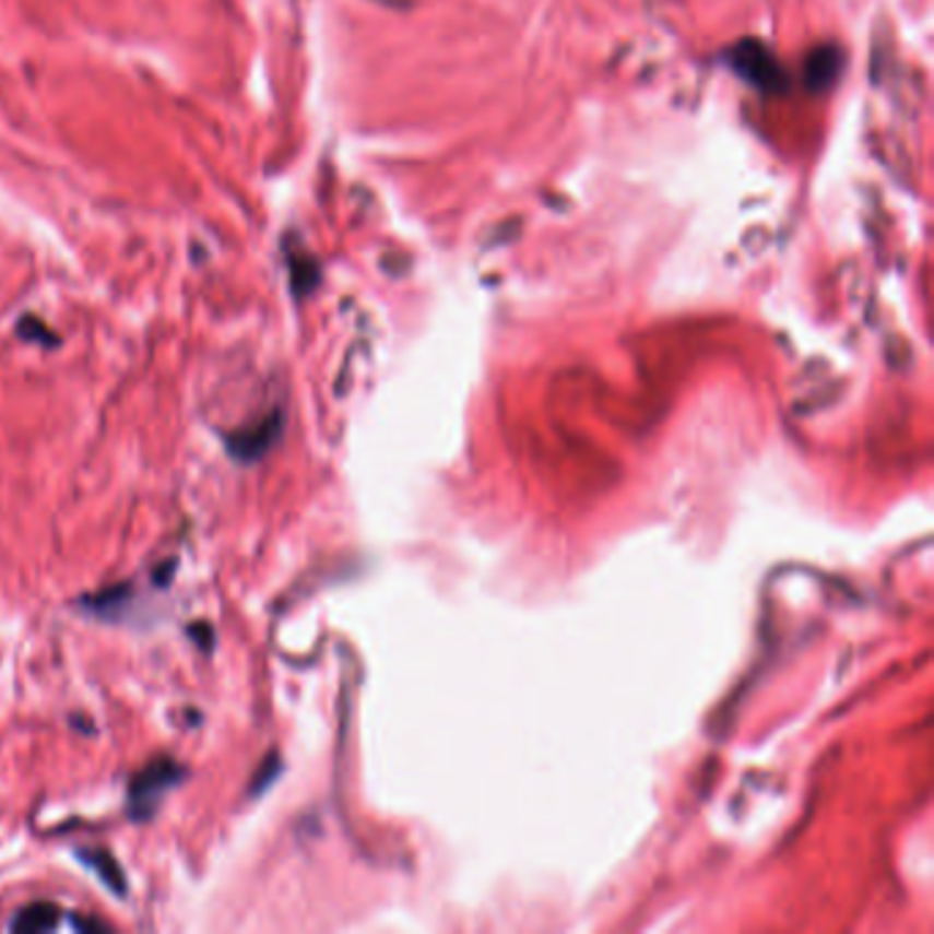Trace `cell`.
<instances>
[{"label":"cell","mask_w":934,"mask_h":934,"mask_svg":"<svg viewBox=\"0 0 934 934\" xmlns=\"http://www.w3.org/2000/svg\"><path fill=\"white\" fill-rule=\"evenodd\" d=\"M178 779H181V770H178V765H173L170 759H159V762L149 765L143 773L134 776L132 787H129V806H132L134 817H151L159 797L165 795L173 784H178Z\"/></svg>","instance_id":"obj_1"},{"label":"cell","mask_w":934,"mask_h":934,"mask_svg":"<svg viewBox=\"0 0 934 934\" xmlns=\"http://www.w3.org/2000/svg\"><path fill=\"white\" fill-rule=\"evenodd\" d=\"M277 434L280 419L261 423L252 430H241V434H236L234 439H230V452H234L236 458H241V461H252V458L263 456V452L269 450V445H272V439H277Z\"/></svg>","instance_id":"obj_2"},{"label":"cell","mask_w":934,"mask_h":934,"mask_svg":"<svg viewBox=\"0 0 934 934\" xmlns=\"http://www.w3.org/2000/svg\"><path fill=\"white\" fill-rule=\"evenodd\" d=\"M58 918H61L58 907L39 901V905L20 910L17 918L12 921V929L14 932H50V929L58 926Z\"/></svg>","instance_id":"obj_3"},{"label":"cell","mask_w":934,"mask_h":934,"mask_svg":"<svg viewBox=\"0 0 934 934\" xmlns=\"http://www.w3.org/2000/svg\"><path fill=\"white\" fill-rule=\"evenodd\" d=\"M80 858H83L85 863H88L91 868H94L96 874H99L102 879H105L107 885H110V888H116L118 894H121L123 890V877H121V872H118V866H116V861H113L110 855H105V852H80Z\"/></svg>","instance_id":"obj_4"}]
</instances>
